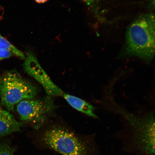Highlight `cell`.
Masks as SVG:
<instances>
[{"label": "cell", "instance_id": "1", "mask_svg": "<svg viewBox=\"0 0 155 155\" xmlns=\"http://www.w3.org/2000/svg\"><path fill=\"white\" fill-rule=\"evenodd\" d=\"M155 35L154 14L141 15L127 29L125 54L146 61L152 60L155 53Z\"/></svg>", "mask_w": 155, "mask_h": 155}, {"label": "cell", "instance_id": "2", "mask_svg": "<svg viewBox=\"0 0 155 155\" xmlns=\"http://www.w3.org/2000/svg\"><path fill=\"white\" fill-rule=\"evenodd\" d=\"M38 94L34 85L15 71H8L0 77V97L2 105L9 111L23 100L34 99Z\"/></svg>", "mask_w": 155, "mask_h": 155}, {"label": "cell", "instance_id": "3", "mask_svg": "<svg viewBox=\"0 0 155 155\" xmlns=\"http://www.w3.org/2000/svg\"><path fill=\"white\" fill-rule=\"evenodd\" d=\"M45 146L62 155H87L84 143L72 132L61 127H54L42 135Z\"/></svg>", "mask_w": 155, "mask_h": 155}, {"label": "cell", "instance_id": "4", "mask_svg": "<svg viewBox=\"0 0 155 155\" xmlns=\"http://www.w3.org/2000/svg\"><path fill=\"white\" fill-rule=\"evenodd\" d=\"M55 107L52 97L48 96L42 100H23L18 104L17 111L21 120L38 129L46 123Z\"/></svg>", "mask_w": 155, "mask_h": 155}, {"label": "cell", "instance_id": "5", "mask_svg": "<svg viewBox=\"0 0 155 155\" xmlns=\"http://www.w3.org/2000/svg\"><path fill=\"white\" fill-rule=\"evenodd\" d=\"M23 66L25 72L34 78L43 87L48 96H63V91L50 79L32 52H27Z\"/></svg>", "mask_w": 155, "mask_h": 155}, {"label": "cell", "instance_id": "6", "mask_svg": "<svg viewBox=\"0 0 155 155\" xmlns=\"http://www.w3.org/2000/svg\"><path fill=\"white\" fill-rule=\"evenodd\" d=\"M23 126L12 114L0 107V137L20 131Z\"/></svg>", "mask_w": 155, "mask_h": 155}, {"label": "cell", "instance_id": "7", "mask_svg": "<svg viewBox=\"0 0 155 155\" xmlns=\"http://www.w3.org/2000/svg\"><path fill=\"white\" fill-rule=\"evenodd\" d=\"M143 141L147 150L151 153L154 152L155 123L154 116L139 130Z\"/></svg>", "mask_w": 155, "mask_h": 155}, {"label": "cell", "instance_id": "8", "mask_svg": "<svg viewBox=\"0 0 155 155\" xmlns=\"http://www.w3.org/2000/svg\"><path fill=\"white\" fill-rule=\"evenodd\" d=\"M70 105L78 111L94 118H97L94 114L95 108L91 104L76 96L67 94L63 95Z\"/></svg>", "mask_w": 155, "mask_h": 155}, {"label": "cell", "instance_id": "9", "mask_svg": "<svg viewBox=\"0 0 155 155\" xmlns=\"http://www.w3.org/2000/svg\"><path fill=\"white\" fill-rule=\"evenodd\" d=\"M0 48H5L10 50L12 52L14 55L20 58V59L25 60L26 58V56L22 51L11 44L6 39L4 38L1 34H0Z\"/></svg>", "mask_w": 155, "mask_h": 155}, {"label": "cell", "instance_id": "10", "mask_svg": "<svg viewBox=\"0 0 155 155\" xmlns=\"http://www.w3.org/2000/svg\"><path fill=\"white\" fill-rule=\"evenodd\" d=\"M15 150L9 141L0 143V155H14Z\"/></svg>", "mask_w": 155, "mask_h": 155}, {"label": "cell", "instance_id": "11", "mask_svg": "<svg viewBox=\"0 0 155 155\" xmlns=\"http://www.w3.org/2000/svg\"><path fill=\"white\" fill-rule=\"evenodd\" d=\"M14 55L13 53L8 50L0 48V61L7 59Z\"/></svg>", "mask_w": 155, "mask_h": 155}, {"label": "cell", "instance_id": "12", "mask_svg": "<svg viewBox=\"0 0 155 155\" xmlns=\"http://www.w3.org/2000/svg\"><path fill=\"white\" fill-rule=\"evenodd\" d=\"M83 2L86 3L87 5L90 6H92L94 5L95 3L98 0H82Z\"/></svg>", "mask_w": 155, "mask_h": 155}, {"label": "cell", "instance_id": "13", "mask_svg": "<svg viewBox=\"0 0 155 155\" xmlns=\"http://www.w3.org/2000/svg\"><path fill=\"white\" fill-rule=\"evenodd\" d=\"M34 1L38 3H44L46 2L48 0H34Z\"/></svg>", "mask_w": 155, "mask_h": 155}]
</instances>
